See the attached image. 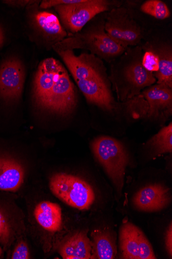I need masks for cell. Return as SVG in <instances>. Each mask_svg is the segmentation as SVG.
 Instances as JSON below:
<instances>
[{"instance_id": "8992f818", "label": "cell", "mask_w": 172, "mask_h": 259, "mask_svg": "<svg viewBox=\"0 0 172 259\" xmlns=\"http://www.w3.org/2000/svg\"><path fill=\"white\" fill-rule=\"evenodd\" d=\"M55 51L61 56L75 80L104 78L102 75L103 62L94 55L82 54L78 57L73 50L63 49L54 45Z\"/></svg>"}, {"instance_id": "d4e9b609", "label": "cell", "mask_w": 172, "mask_h": 259, "mask_svg": "<svg viewBox=\"0 0 172 259\" xmlns=\"http://www.w3.org/2000/svg\"><path fill=\"white\" fill-rule=\"evenodd\" d=\"M142 64L147 71L157 73L159 67V60L157 55L153 51H147L142 57Z\"/></svg>"}, {"instance_id": "3957f363", "label": "cell", "mask_w": 172, "mask_h": 259, "mask_svg": "<svg viewBox=\"0 0 172 259\" xmlns=\"http://www.w3.org/2000/svg\"><path fill=\"white\" fill-rule=\"evenodd\" d=\"M55 45L63 49H86L107 61L121 56L127 50L107 34L104 23L85 34L64 39Z\"/></svg>"}, {"instance_id": "d6986e66", "label": "cell", "mask_w": 172, "mask_h": 259, "mask_svg": "<svg viewBox=\"0 0 172 259\" xmlns=\"http://www.w3.org/2000/svg\"><path fill=\"white\" fill-rule=\"evenodd\" d=\"M33 21L37 28L46 37L59 43L67 36V32L61 25L57 16L45 11L33 14Z\"/></svg>"}, {"instance_id": "30bf717a", "label": "cell", "mask_w": 172, "mask_h": 259, "mask_svg": "<svg viewBox=\"0 0 172 259\" xmlns=\"http://www.w3.org/2000/svg\"><path fill=\"white\" fill-rule=\"evenodd\" d=\"M63 67L54 58H47L39 65L34 82V98L39 106L46 109L54 84Z\"/></svg>"}, {"instance_id": "83f0119b", "label": "cell", "mask_w": 172, "mask_h": 259, "mask_svg": "<svg viewBox=\"0 0 172 259\" xmlns=\"http://www.w3.org/2000/svg\"><path fill=\"white\" fill-rule=\"evenodd\" d=\"M36 1H5L4 3L8 5L16 7H24L27 6H30L35 3Z\"/></svg>"}, {"instance_id": "f546056e", "label": "cell", "mask_w": 172, "mask_h": 259, "mask_svg": "<svg viewBox=\"0 0 172 259\" xmlns=\"http://www.w3.org/2000/svg\"><path fill=\"white\" fill-rule=\"evenodd\" d=\"M4 256L5 251L2 247L1 246V245H0V259L4 258Z\"/></svg>"}, {"instance_id": "52a82bcc", "label": "cell", "mask_w": 172, "mask_h": 259, "mask_svg": "<svg viewBox=\"0 0 172 259\" xmlns=\"http://www.w3.org/2000/svg\"><path fill=\"white\" fill-rule=\"evenodd\" d=\"M25 80L21 62L16 59L6 61L0 66V99L7 104L20 100Z\"/></svg>"}, {"instance_id": "ba28073f", "label": "cell", "mask_w": 172, "mask_h": 259, "mask_svg": "<svg viewBox=\"0 0 172 259\" xmlns=\"http://www.w3.org/2000/svg\"><path fill=\"white\" fill-rule=\"evenodd\" d=\"M120 242L123 258H156L153 247L143 232L131 223H126L122 226Z\"/></svg>"}, {"instance_id": "f1b7e54d", "label": "cell", "mask_w": 172, "mask_h": 259, "mask_svg": "<svg viewBox=\"0 0 172 259\" xmlns=\"http://www.w3.org/2000/svg\"><path fill=\"white\" fill-rule=\"evenodd\" d=\"M3 41H4V34H3V31L1 29V28H0V46H2V45L3 43Z\"/></svg>"}, {"instance_id": "6da1fadb", "label": "cell", "mask_w": 172, "mask_h": 259, "mask_svg": "<svg viewBox=\"0 0 172 259\" xmlns=\"http://www.w3.org/2000/svg\"><path fill=\"white\" fill-rule=\"evenodd\" d=\"M92 151L121 193L124 185L126 169L129 155L125 147L117 140L106 136L100 137L92 142Z\"/></svg>"}, {"instance_id": "4316f807", "label": "cell", "mask_w": 172, "mask_h": 259, "mask_svg": "<svg viewBox=\"0 0 172 259\" xmlns=\"http://www.w3.org/2000/svg\"><path fill=\"white\" fill-rule=\"evenodd\" d=\"M166 249L170 257L172 255V225L170 223L169 226L165 235Z\"/></svg>"}, {"instance_id": "603a6c76", "label": "cell", "mask_w": 172, "mask_h": 259, "mask_svg": "<svg viewBox=\"0 0 172 259\" xmlns=\"http://www.w3.org/2000/svg\"><path fill=\"white\" fill-rule=\"evenodd\" d=\"M141 11L158 19L163 20L170 16L169 10L165 3L159 0H149L141 7Z\"/></svg>"}, {"instance_id": "8fae6325", "label": "cell", "mask_w": 172, "mask_h": 259, "mask_svg": "<svg viewBox=\"0 0 172 259\" xmlns=\"http://www.w3.org/2000/svg\"><path fill=\"white\" fill-rule=\"evenodd\" d=\"M142 54L139 47L130 50L119 59L127 82L133 89L141 90L156 82L153 73L147 71L142 64Z\"/></svg>"}, {"instance_id": "ffe728a7", "label": "cell", "mask_w": 172, "mask_h": 259, "mask_svg": "<svg viewBox=\"0 0 172 259\" xmlns=\"http://www.w3.org/2000/svg\"><path fill=\"white\" fill-rule=\"evenodd\" d=\"M93 242V258L113 259L117 254L116 245L110 235L106 233L99 230H95L92 233Z\"/></svg>"}, {"instance_id": "7402d4cb", "label": "cell", "mask_w": 172, "mask_h": 259, "mask_svg": "<svg viewBox=\"0 0 172 259\" xmlns=\"http://www.w3.org/2000/svg\"><path fill=\"white\" fill-rule=\"evenodd\" d=\"M149 144L158 154L172 151V124L162 128L149 141Z\"/></svg>"}, {"instance_id": "5bb4252c", "label": "cell", "mask_w": 172, "mask_h": 259, "mask_svg": "<svg viewBox=\"0 0 172 259\" xmlns=\"http://www.w3.org/2000/svg\"><path fill=\"white\" fill-rule=\"evenodd\" d=\"M168 188L159 184L145 186L138 191L133 200L136 207L141 211H157L165 208L170 201Z\"/></svg>"}, {"instance_id": "9a60e30c", "label": "cell", "mask_w": 172, "mask_h": 259, "mask_svg": "<svg viewBox=\"0 0 172 259\" xmlns=\"http://www.w3.org/2000/svg\"><path fill=\"white\" fill-rule=\"evenodd\" d=\"M88 101L108 111L113 108V100L104 78L76 81Z\"/></svg>"}, {"instance_id": "2e32d148", "label": "cell", "mask_w": 172, "mask_h": 259, "mask_svg": "<svg viewBox=\"0 0 172 259\" xmlns=\"http://www.w3.org/2000/svg\"><path fill=\"white\" fill-rule=\"evenodd\" d=\"M143 96L149 103L148 116L157 117L171 112L172 90L163 84H157L146 90Z\"/></svg>"}, {"instance_id": "4fadbf2b", "label": "cell", "mask_w": 172, "mask_h": 259, "mask_svg": "<svg viewBox=\"0 0 172 259\" xmlns=\"http://www.w3.org/2000/svg\"><path fill=\"white\" fill-rule=\"evenodd\" d=\"M9 192H0V245L8 252L17 238L15 207Z\"/></svg>"}, {"instance_id": "7c38bea8", "label": "cell", "mask_w": 172, "mask_h": 259, "mask_svg": "<svg viewBox=\"0 0 172 259\" xmlns=\"http://www.w3.org/2000/svg\"><path fill=\"white\" fill-rule=\"evenodd\" d=\"M76 103L75 87L63 66L51 91L46 109L66 114L75 108Z\"/></svg>"}, {"instance_id": "484cf974", "label": "cell", "mask_w": 172, "mask_h": 259, "mask_svg": "<svg viewBox=\"0 0 172 259\" xmlns=\"http://www.w3.org/2000/svg\"><path fill=\"white\" fill-rule=\"evenodd\" d=\"M82 2L83 0H50V1H43L40 5V8L46 9L60 5L78 4Z\"/></svg>"}, {"instance_id": "e0dca14e", "label": "cell", "mask_w": 172, "mask_h": 259, "mask_svg": "<svg viewBox=\"0 0 172 259\" xmlns=\"http://www.w3.org/2000/svg\"><path fill=\"white\" fill-rule=\"evenodd\" d=\"M34 215L37 223L47 231L58 232L62 228V211L57 203L42 201L36 206Z\"/></svg>"}, {"instance_id": "44dd1931", "label": "cell", "mask_w": 172, "mask_h": 259, "mask_svg": "<svg viewBox=\"0 0 172 259\" xmlns=\"http://www.w3.org/2000/svg\"><path fill=\"white\" fill-rule=\"evenodd\" d=\"M159 60L158 71L155 73L158 79V84H163L172 88V57L171 53L168 50L159 49L154 52Z\"/></svg>"}, {"instance_id": "ac0fdd59", "label": "cell", "mask_w": 172, "mask_h": 259, "mask_svg": "<svg viewBox=\"0 0 172 259\" xmlns=\"http://www.w3.org/2000/svg\"><path fill=\"white\" fill-rule=\"evenodd\" d=\"M92 243L84 231L74 234L61 246L60 253L65 259H89L92 257Z\"/></svg>"}, {"instance_id": "9c48e42d", "label": "cell", "mask_w": 172, "mask_h": 259, "mask_svg": "<svg viewBox=\"0 0 172 259\" xmlns=\"http://www.w3.org/2000/svg\"><path fill=\"white\" fill-rule=\"evenodd\" d=\"M10 149H0V191L17 193L26 177L22 162Z\"/></svg>"}, {"instance_id": "5b68a950", "label": "cell", "mask_w": 172, "mask_h": 259, "mask_svg": "<svg viewBox=\"0 0 172 259\" xmlns=\"http://www.w3.org/2000/svg\"><path fill=\"white\" fill-rule=\"evenodd\" d=\"M111 3L103 0H83L76 4L55 7L64 25L72 33L79 32L96 15L108 11Z\"/></svg>"}, {"instance_id": "277c9868", "label": "cell", "mask_w": 172, "mask_h": 259, "mask_svg": "<svg viewBox=\"0 0 172 259\" xmlns=\"http://www.w3.org/2000/svg\"><path fill=\"white\" fill-rule=\"evenodd\" d=\"M104 29L112 39L127 49L128 46L137 45L143 37L141 27L128 10L122 7L107 14Z\"/></svg>"}, {"instance_id": "7a4b0ae2", "label": "cell", "mask_w": 172, "mask_h": 259, "mask_svg": "<svg viewBox=\"0 0 172 259\" xmlns=\"http://www.w3.org/2000/svg\"><path fill=\"white\" fill-rule=\"evenodd\" d=\"M49 186L53 195L73 207L87 210L94 202L95 196L92 187L78 177L56 174L51 178Z\"/></svg>"}, {"instance_id": "cb8c5ba5", "label": "cell", "mask_w": 172, "mask_h": 259, "mask_svg": "<svg viewBox=\"0 0 172 259\" xmlns=\"http://www.w3.org/2000/svg\"><path fill=\"white\" fill-rule=\"evenodd\" d=\"M16 240L14 247L12 250H9L10 253L8 257L12 259H29L30 252L27 242L21 239Z\"/></svg>"}]
</instances>
